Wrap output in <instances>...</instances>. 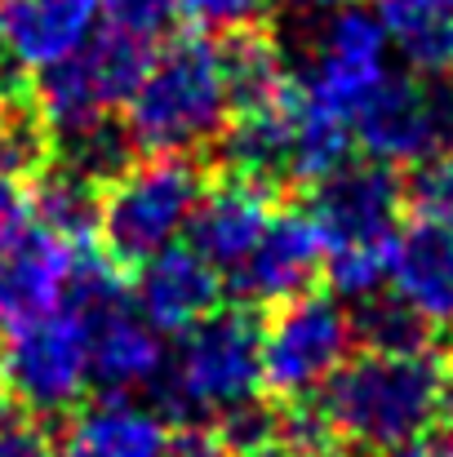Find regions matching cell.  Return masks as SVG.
Instances as JSON below:
<instances>
[{"instance_id": "cell-11", "label": "cell", "mask_w": 453, "mask_h": 457, "mask_svg": "<svg viewBox=\"0 0 453 457\" xmlns=\"http://www.w3.org/2000/svg\"><path fill=\"white\" fill-rule=\"evenodd\" d=\"M94 31V0H0V98L22 94V76L71 58Z\"/></svg>"}, {"instance_id": "cell-7", "label": "cell", "mask_w": 453, "mask_h": 457, "mask_svg": "<svg viewBox=\"0 0 453 457\" xmlns=\"http://www.w3.org/2000/svg\"><path fill=\"white\" fill-rule=\"evenodd\" d=\"M391 71V45L378 22V13L356 4H333L320 13L302 71L294 76L302 107L351 125L356 107L387 80Z\"/></svg>"}, {"instance_id": "cell-26", "label": "cell", "mask_w": 453, "mask_h": 457, "mask_svg": "<svg viewBox=\"0 0 453 457\" xmlns=\"http://www.w3.org/2000/svg\"><path fill=\"white\" fill-rule=\"evenodd\" d=\"M187 18H196L200 27H218V31H240L254 27V18L263 13L267 0H173Z\"/></svg>"}, {"instance_id": "cell-23", "label": "cell", "mask_w": 453, "mask_h": 457, "mask_svg": "<svg viewBox=\"0 0 453 457\" xmlns=\"http://www.w3.org/2000/svg\"><path fill=\"white\" fill-rule=\"evenodd\" d=\"M94 4H98L103 27H116V31L151 40V45L173 27V13H178L173 0H94Z\"/></svg>"}, {"instance_id": "cell-10", "label": "cell", "mask_w": 453, "mask_h": 457, "mask_svg": "<svg viewBox=\"0 0 453 457\" xmlns=\"http://www.w3.org/2000/svg\"><path fill=\"white\" fill-rule=\"evenodd\" d=\"M347 129L369 160H382L391 169L423 164L453 138V98L418 80V71H387V80L356 107Z\"/></svg>"}, {"instance_id": "cell-8", "label": "cell", "mask_w": 453, "mask_h": 457, "mask_svg": "<svg viewBox=\"0 0 453 457\" xmlns=\"http://www.w3.org/2000/svg\"><path fill=\"white\" fill-rule=\"evenodd\" d=\"M0 382L27 413H63L89 386V320L54 306L4 333Z\"/></svg>"}, {"instance_id": "cell-28", "label": "cell", "mask_w": 453, "mask_h": 457, "mask_svg": "<svg viewBox=\"0 0 453 457\" xmlns=\"http://www.w3.org/2000/svg\"><path fill=\"white\" fill-rule=\"evenodd\" d=\"M231 457H333V453H329V449H298L294 440H285V436L276 431V436H267V440H258V445L236 449Z\"/></svg>"}, {"instance_id": "cell-1", "label": "cell", "mask_w": 453, "mask_h": 457, "mask_svg": "<svg viewBox=\"0 0 453 457\" xmlns=\"http://www.w3.org/2000/svg\"><path fill=\"white\" fill-rule=\"evenodd\" d=\"M333 440L365 453H405L423 445L453 409V364L427 346L360 351L315 391Z\"/></svg>"}, {"instance_id": "cell-6", "label": "cell", "mask_w": 453, "mask_h": 457, "mask_svg": "<svg viewBox=\"0 0 453 457\" xmlns=\"http://www.w3.org/2000/svg\"><path fill=\"white\" fill-rule=\"evenodd\" d=\"M151 40L125 36L116 27H98L71 58L45 67L31 89V107L49 138H71L98 120H107L116 107L130 103L143 71L151 62Z\"/></svg>"}, {"instance_id": "cell-16", "label": "cell", "mask_w": 453, "mask_h": 457, "mask_svg": "<svg viewBox=\"0 0 453 457\" xmlns=\"http://www.w3.org/2000/svg\"><path fill=\"white\" fill-rule=\"evenodd\" d=\"M387 285L427 328H453V222L418 218L405 227Z\"/></svg>"}, {"instance_id": "cell-20", "label": "cell", "mask_w": 453, "mask_h": 457, "mask_svg": "<svg viewBox=\"0 0 453 457\" xmlns=\"http://www.w3.org/2000/svg\"><path fill=\"white\" fill-rule=\"evenodd\" d=\"M27 200H31L36 227L63 245H89V236L98 231L103 187H94L89 178H80L67 164H45L27 182Z\"/></svg>"}, {"instance_id": "cell-14", "label": "cell", "mask_w": 453, "mask_h": 457, "mask_svg": "<svg viewBox=\"0 0 453 457\" xmlns=\"http://www.w3.org/2000/svg\"><path fill=\"white\" fill-rule=\"evenodd\" d=\"M160 337L164 333L130 303L89 315V382H98L112 395H134L143 386H155L169 360Z\"/></svg>"}, {"instance_id": "cell-4", "label": "cell", "mask_w": 453, "mask_h": 457, "mask_svg": "<svg viewBox=\"0 0 453 457\" xmlns=\"http://www.w3.org/2000/svg\"><path fill=\"white\" fill-rule=\"evenodd\" d=\"M178 351L164 360L160 391L164 413L196 422V418H227L231 409L249 404L263 386V328L249 311H214L187 333H178Z\"/></svg>"}, {"instance_id": "cell-30", "label": "cell", "mask_w": 453, "mask_h": 457, "mask_svg": "<svg viewBox=\"0 0 453 457\" xmlns=\"http://www.w3.org/2000/svg\"><path fill=\"white\" fill-rule=\"evenodd\" d=\"M445 431H440V440H436V449H440V457H453V409H449V418L440 422Z\"/></svg>"}, {"instance_id": "cell-17", "label": "cell", "mask_w": 453, "mask_h": 457, "mask_svg": "<svg viewBox=\"0 0 453 457\" xmlns=\"http://www.w3.org/2000/svg\"><path fill=\"white\" fill-rule=\"evenodd\" d=\"M76 245L54 240L49 231L31 227L13 245L0 249V333L67 306V276H71Z\"/></svg>"}, {"instance_id": "cell-21", "label": "cell", "mask_w": 453, "mask_h": 457, "mask_svg": "<svg viewBox=\"0 0 453 457\" xmlns=\"http://www.w3.org/2000/svg\"><path fill=\"white\" fill-rule=\"evenodd\" d=\"M222 67H227V85H231V112L263 107V103L289 98L298 89L281 45L272 36H263L258 27H240L222 40Z\"/></svg>"}, {"instance_id": "cell-25", "label": "cell", "mask_w": 453, "mask_h": 457, "mask_svg": "<svg viewBox=\"0 0 453 457\" xmlns=\"http://www.w3.org/2000/svg\"><path fill=\"white\" fill-rule=\"evenodd\" d=\"M0 457H58V445L54 436L22 409L0 404Z\"/></svg>"}, {"instance_id": "cell-18", "label": "cell", "mask_w": 453, "mask_h": 457, "mask_svg": "<svg viewBox=\"0 0 453 457\" xmlns=\"http://www.w3.org/2000/svg\"><path fill=\"white\" fill-rule=\"evenodd\" d=\"M169 445L173 431L164 413L107 391L103 400L76 409L63 431L58 457H169Z\"/></svg>"}, {"instance_id": "cell-24", "label": "cell", "mask_w": 453, "mask_h": 457, "mask_svg": "<svg viewBox=\"0 0 453 457\" xmlns=\"http://www.w3.org/2000/svg\"><path fill=\"white\" fill-rule=\"evenodd\" d=\"M414 204L423 218L453 222V138L423 160V173L414 178Z\"/></svg>"}, {"instance_id": "cell-9", "label": "cell", "mask_w": 453, "mask_h": 457, "mask_svg": "<svg viewBox=\"0 0 453 457\" xmlns=\"http://www.w3.org/2000/svg\"><path fill=\"white\" fill-rule=\"evenodd\" d=\"M356 324L342 298L298 294L263 324V386L281 400L315 395L351 355Z\"/></svg>"}, {"instance_id": "cell-5", "label": "cell", "mask_w": 453, "mask_h": 457, "mask_svg": "<svg viewBox=\"0 0 453 457\" xmlns=\"http://www.w3.org/2000/svg\"><path fill=\"white\" fill-rule=\"evenodd\" d=\"M205 195V173L187 155L134 160L103 187L98 231L116 267H143L147 258L173 249Z\"/></svg>"}, {"instance_id": "cell-29", "label": "cell", "mask_w": 453, "mask_h": 457, "mask_svg": "<svg viewBox=\"0 0 453 457\" xmlns=\"http://www.w3.org/2000/svg\"><path fill=\"white\" fill-rule=\"evenodd\" d=\"M272 4H285V9H294V13H324V9H333V4H342V0H272Z\"/></svg>"}, {"instance_id": "cell-27", "label": "cell", "mask_w": 453, "mask_h": 457, "mask_svg": "<svg viewBox=\"0 0 453 457\" xmlns=\"http://www.w3.org/2000/svg\"><path fill=\"white\" fill-rule=\"evenodd\" d=\"M169 457H231V449L222 445V436H218V431L187 422V427H182V431L173 436V445H169Z\"/></svg>"}, {"instance_id": "cell-3", "label": "cell", "mask_w": 453, "mask_h": 457, "mask_svg": "<svg viewBox=\"0 0 453 457\" xmlns=\"http://www.w3.org/2000/svg\"><path fill=\"white\" fill-rule=\"evenodd\" d=\"M231 120V85L222 45L178 36L151 54L138 89L125 103V129L147 155H187L222 138Z\"/></svg>"}, {"instance_id": "cell-13", "label": "cell", "mask_w": 453, "mask_h": 457, "mask_svg": "<svg viewBox=\"0 0 453 457\" xmlns=\"http://www.w3.org/2000/svg\"><path fill=\"white\" fill-rule=\"evenodd\" d=\"M134 303L160 333H187L191 324H200L205 315L218 311L222 271L191 245H173L143 262Z\"/></svg>"}, {"instance_id": "cell-22", "label": "cell", "mask_w": 453, "mask_h": 457, "mask_svg": "<svg viewBox=\"0 0 453 457\" xmlns=\"http://www.w3.org/2000/svg\"><path fill=\"white\" fill-rule=\"evenodd\" d=\"M351 324H356V337H365L378 351H409V346H427V337H432V328L409 306L382 289L356 303Z\"/></svg>"}, {"instance_id": "cell-12", "label": "cell", "mask_w": 453, "mask_h": 457, "mask_svg": "<svg viewBox=\"0 0 453 457\" xmlns=\"http://www.w3.org/2000/svg\"><path fill=\"white\" fill-rule=\"evenodd\" d=\"M320 271L324 249L306 209H276L258 245L227 271V280L245 306H281L298 294H311V280Z\"/></svg>"}, {"instance_id": "cell-19", "label": "cell", "mask_w": 453, "mask_h": 457, "mask_svg": "<svg viewBox=\"0 0 453 457\" xmlns=\"http://www.w3.org/2000/svg\"><path fill=\"white\" fill-rule=\"evenodd\" d=\"M373 13L409 71H453V0H378Z\"/></svg>"}, {"instance_id": "cell-15", "label": "cell", "mask_w": 453, "mask_h": 457, "mask_svg": "<svg viewBox=\"0 0 453 457\" xmlns=\"http://www.w3.org/2000/svg\"><path fill=\"white\" fill-rule=\"evenodd\" d=\"M276 204H272V187L254 182V178H240V173H227L218 187H205L200 204H196V218H191V249L205 253L222 276L258 245L263 227L272 222Z\"/></svg>"}, {"instance_id": "cell-2", "label": "cell", "mask_w": 453, "mask_h": 457, "mask_svg": "<svg viewBox=\"0 0 453 457\" xmlns=\"http://www.w3.org/2000/svg\"><path fill=\"white\" fill-rule=\"evenodd\" d=\"M405 200L409 191L400 173L382 160H342L333 173L311 182L306 218L320 236L324 276L338 298L360 303L387 285Z\"/></svg>"}]
</instances>
